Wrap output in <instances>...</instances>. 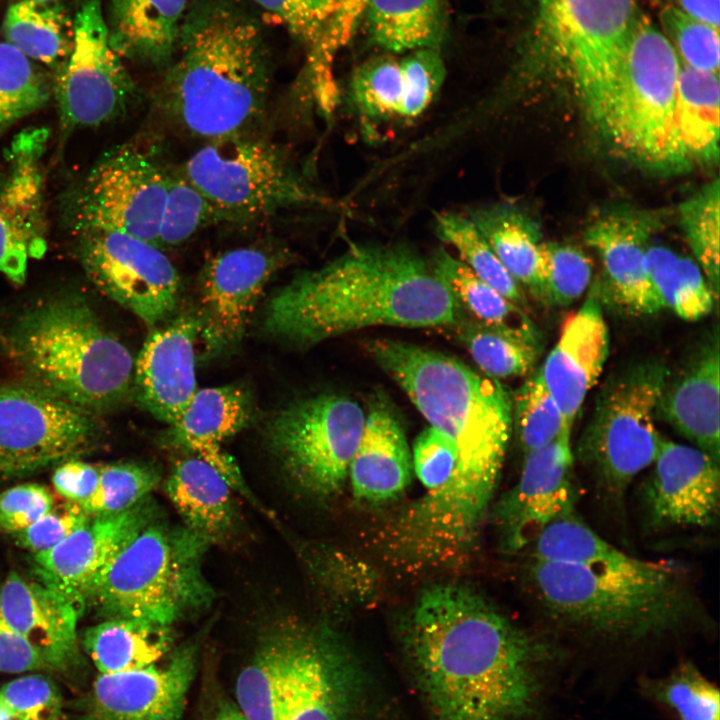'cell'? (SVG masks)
Listing matches in <instances>:
<instances>
[{"label":"cell","instance_id":"obj_3","mask_svg":"<svg viewBox=\"0 0 720 720\" xmlns=\"http://www.w3.org/2000/svg\"><path fill=\"white\" fill-rule=\"evenodd\" d=\"M462 312L411 248L359 244L280 288L268 302L264 327L308 346L374 326L448 328Z\"/></svg>","mask_w":720,"mask_h":720},{"label":"cell","instance_id":"obj_8","mask_svg":"<svg viewBox=\"0 0 720 720\" xmlns=\"http://www.w3.org/2000/svg\"><path fill=\"white\" fill-rule=\"evenodd\" d=\"M639 11L636 0H534L532 51L569 81L583 111L612 100Z\"/></svg>","mask_w":720,"mask_h":720},{"label":"cell","instance_id":"obj_50","mask_svg":"<svg viewBox=\"0 0 720 720\" xmlns=\"http://www.w3.org/2000/svg\"><path fill=\"white\" fill-rule=\"evenodd\" d=\"M659 22L683 65L719 74V29L665 5L660 6Z\"/></svg>","mask_w":720,"mask_h":720},{"label":"cell","instance_id":"obj_31","mask_svg":"<svg viewBox=\"0 0 720 720\" xmlns=\"http://www.w3.org/2000/svg\"><path fill=\"white\" fill-rule=\"evenodd\" d=\"M165 488L186 527L209 543L231 529L235 516L232 486L204 460L194 455L178 460Z\"/></svg>","mask_w":720,"mask_h":720},{"label":"cell","instance_id":"obj_36","mask_svg":"<svg viewBox=\"0 0 720 720\" xmlns=\"http://www.w3.org/2000/svg\"><path fill=\"white\" fill-rule=\"evenodd\" d=\"M517 284L539 294L542 242L536 224L505 204L473 209L468 216Z\"/></svg>","mask_w":720,"mask_h":720},{"label":"cell","instance_id":"obj_28","mask_svg":"<svg viewBox=\"0 0 720 720\" xmlns=\"http://www.w3.org/2000/svg\"><path fill=\"white\" fill-rule=\"evenodd\" d=\"M253 417L249 392L238 385L197 390L179 419L169 425L168 440L218 470L235 488L242 487L239 469L222 442L246 427Z\"/></svg>","mask_w":720,"mask_h":720},{"label":"cell","instance_id":"obj_60","mask_svg":"<svg viewBox=\"0 0 720 720\" xmlns=\"http://www.w3.org/2000/svg\"><path fill=\"white\" fill-rule=\"evenodd\" d=\"M49 670L33 647L9 624L0 610V671Z\"/></svg>","mask_w":720,"mask_h":720},{"label":"cell","instance_id":"obj_40","mask_svg":"<svg viewBox=\"0 0 720 720\" xmlns=\"http://www.w3.org/2000/svg\"><path fill=\"white\" fill-rule=\"evenodd\" d=\"M485 375L523 376L534 367L541 345L513 338L462 316L448 327Z\"/></svg>","mask_w":720,"mask_h":720},{"label":"cell","instance_id":"obj_53","mask_svg":"<svg viewBox=\"0 0 720 720\" xmlns=\"http://www.w3.org/2000/svg\"><path fill=\"white\" fill-rule=\"evenodd\" d=\"M402 99L398 116L415 118L432 102L446 75L438 48L419 49L400 60Z\"/></svg>","mask_w":720,"mask_h":720},{"label":"cell","instance_id":"obj_52","mask_svg":"<svg viewBox=\"0 0 720 720\" xmlns=\"http://www.w3.org/2000/svg\"><path fill=\"white\" fill-rule=\"evenodd\" d=\"M411 456L413 470L425 492L408 506L422 508L441 497L452 483L458 451L452 441L429 425L416 438Z\"/></svg>","mask_w":720,"mask_h":720},{"label":"cell","instance_id":"obj_13","mask_svg":"<svg viewBox=\"0 0 720 720\" xmlns=\"http://www.w3.org/2000/svg\"><path fill=\"white\" fill-rule=\"evenodd\" d=\"M98 415L26 380L0 384V473L33 470L96 448Z\"/></svg>","mask_w":720,"mask_h":720},{"label":"cell","instance_id":"obj_30","mask_svg":"<svg viewBox=\"0 0 720 720\" xmlns=\"http://www.w3.org/2000/svg\"><path fill=\"white\" fill-rule=\"evenodd\" d=\"M191 0H110L113 49L131 61L164 69L172 61Z\"/></svg>","mask_w":720,"mask_h":720},{"label":"cell","instance_id":"obj_4","mask_svg":"<svg viewBox=\"0 0 720 720\" xmlns=\"http://www.w3.org/2000/svg\"><path fill=\"white\" fill-rule=\"evenodd\" d=\"M155 102L176 125L209 140L245 133L263 114L272 56L242 0H191Z\"/></svg>","mask_w":720,"mask_h":720},{"label":"cell","instance_id":"obj_57","mask_svg":"<svg viewBox=\"0 0 720 720\" xmlns=\"http://www.w3.org/2000/svg\"><path fill=\"white\" fill-rule=\"evenodd\" d=\"M54 505V498L44 486L26 483L14 486L0 494V530L20 532Z\"/></svg>","mask_w":720,"mask_h":720},{"label":"cell","instance_id":"obj_24","mask_svg":"<svg viewBox=\"0 0 720 720\" xmlns=\"http://www.w3.org/2000/svg\"><path fill=\"white\" fill-rule=\"evenodd\" d=\"M196 314L182 313L151 329L134 362L133 391L154 418L176 422L197 392Z\"/></svg>","mask_w":720,"mask_h":720},{"label":"cell","instance_id":"obj_5","mask_svg":"<svg viewBox=\"0 0 720 720\" xmlns=\"http://www.w3.org/2000/svg\"><path fill=\"white\" fill-rule=\"evenodd\" d=\"M526 576L544 616L560 629L592 639L657 638L704 616L688 574L673 562L625 552L594 565L532 558Z\"/></svg>","mask_w":720,"mask_h":720},{"label":"cell","instance_id":"obj_20","mask_svg":"<svg viewBox=\"0 0 720 720\" xmlns=\"http://www.w3.org/2000/svg\"><path fill=\"white\" fill-rule=\"evenodd\" d=\"M639 498L646 528H711L720 511L719 463L694 446L659 441Z\"/></svg>","mask_w":720,"mask_h":720},{"label":"cell","instance_id":"obj_21","mask_svg":"<svg viewBox=\"0 0 720 720\" xmlns=\"http://www.w3.org/2000/svg\"><path fill=\"white\" fill-rule=\"evenodd\" d=\"M660 225L656 212L617 208L587 228L585 242L596 251L603 266V280L597 282L602 300L637 316L663 309L646 265L651 237Z\"/></svg>","mask_w":720,"mask_h":720},{"label":"cell","instance_id":"obj_48","mask_svg":"<svg viewBox=\"0 0 720 720\" xmlns=\"http://www.w3.org/2000/svg\"><path fill=\"white\" fill-rule=\"evenodd\" d=\"M542 270L538 297L555 306H568L580 298L591 282L589 257L572 244L541 245Z\"/></svg>","mask_w":720,"mask_h":720},{"label":"cell","instance_id":"obj_43","mask_svg":"<svg viewBox=\"0 0 720 720\" xmlns=\"http://www.w3.org/2000/svg\"><path fill=\"white\" fill-rule=\"evenodd\" d=\"M51 93L46 74L13 46L0 42V132L41 109Z\"/></svg>","mask_w":720,"mask_h":720},{"label":"cell","instance_id":"obj_19","mask_svg":"<svg viewBox=\"0 0 720 720\" xmlns=\"http://www.w3.org/2000/svg\"><path fill=\"white\" fill-rule=\"evenodd\" d=\"M361 688L358 666L336 636L297 625L279 720H349Z\"/></svg>","mask_w":720,"mask_h":720},{"label":"cell","instance_id":"obj_42","mask_svg":"<svg viewBox=\"0 0 720 720\" xmlns=\"http://www.w3.org/2000/svg\"><path fill=\"white\" fill-rule=\"evenodd\" d=\"M220 223H227L223 213L185 177L180 167H171L156 245L161 249L179 246Z\"/></svg>","mask_w":720,"mask_h":720},{"label":"cell","instance_id":"obj_27","mask_svg":"<svg viewBox=\"0 0 720 720\" xmlns=\"http://www.w3.org/2000/svg\"><path fill=\"white\" fill-rule=\"evenodd\" d=\"M720 351L716 331L688 356L679 373L668 375L657 416L720 463Z\"/></svg>","mask_w":720,"mask_h":720},{"label":"cell","instance_id":"obj_61","mask_svg":"<svg viewBox=\"0 0 720 720\" xmlns=\"http://www.w3.org/2000/svg\"><path fill=\"white\" fill-rule=\"evenodd\" d=\"M661 6L673 7L693 18L719 29L720 0H660Z\"/></svg>","mask_w":720,"mask_h":720},{"label":"cell","instance_id":"obj_1","mask_svg":"<svg viewBox=\"0 0 720 720\" xmlns=\"http://www.w3.org/2000/svg\"><path fill=\"white\" fill-rule=\"evenodd\" d=\"M402 640L432 720H530L539 712L552 644L463 584L429 586Z\"/></svg>","mask_w":720,"mask_h":720},{"label":"cell","instance_id":"obj_2","mask_svg":"<svg viewBox=\"0 0 720 720\" xmlns=\"http://www.w3.org/2000/svg\"><path fill=\"white\" fill-rule=\"evenodd\" d=\"M376 363L458 451L454 479L417 520L434 541L475 543L498 485L512 429V400L497 379L443 353L391 339L366 343Z\"/></svg>","mask_w":720,"mask_h":720},{"label":"cell","instance_id":"obj_45","mask_svg":"<svg viewBox=\"0 0 720 720\" xmlns=\"http://www.w3.org/2000/svg\"><path fill=\"white\" fill-rule=\"evenodd\" d=\"M719 181L715 179L679 207L680 222L697 264L715 297L719 294Z\"/></svg>","mask_w":720,"mask_h":720},{"label":"cell","instance_id":"obj_9","mask_svg":"<svg viewBox=\"0 0 720 720\" xmlns=\"http://www.w3.org/2000/svg\"><path fill=\"white\" fill-rule=\"evenodd\" d=\"M669 373L657 361L636 363L606 382L574 459L590 473L600 496L621 506L632 480L656 458L655 420Z\"/></svg>","mask_w":720,"mask_h":720},{"label":"cell","instance_id":"obj_51","mask_svg":"<svg viewBox=\"0 0 720 720\" xmlns=\"http://www.w3.org/2000/svg\"><path fill=\"white\" fill-rule=\"evenodd\" d=\"M157 471L145 464L118 463L99 466L95 493L82 507L90 515L111 514L127 510L157 485Z\"/></svg>","mask_w":720,"mask_h":720},{"label":"cell","instance_id":"obj_22","mask_svg":"<svg viewBox=\"0 0 720 720\" xmlns=\"http://www.w3.org/2000/svg\"><path fill=\"white\" fill-rule=\"evenodd\" d=\"M152 517V506L144 499L121 512L90 515L58 545L34 554L40 580L81 610L108 565Z\"/></svg>","mask_w":720,"mask_h":720},{"label":"cell","instance_id":"obj_29","mask_svg":"<svg viewBox=\"0 0 720 720\" xmlns=\"http://www.w3.org/2000/svg\"><path fill=\"white\" fill-rule=\"evenodd\" d=\"M412 456L397 411L384 395H375L350 463L353 494L366 502H384L403 492L411 481Z\"/></svg>","mask_w":720,"mask_h":720},{"label":"cell","instance_id":"obj_46","mask_svg":"<svg viewBox=\"0 0 720 720\" xmlns=\"http://www.w3.org/2000/svg\"><path fill=\"white\" fill-rule=\"evenodd\" d=\"M512 422L524 454L549 444L563 431L572 430L539 369L517 390L512 401Z\"/></svg>","mask_w":720,"mask_h":720},{"label":"cell","instance_id":"obj_49","mask_svg":"<svg viewBox=\"0 0 720 720\" xmlns=\"http://www.w3.org/2000/svg\"><path fill=\"white\" fill-rule=\"evenodd\" d=\"M402 89L400 60L379 57L362 64L354 72L350 98L361 115L384 119L398 116Z\"/></svg>","mask_w":720,"mask_h":720},{"label":"cell","instance_id":"obj_54","mask_svg":"<svg viewBox=\"0 0 720 720\" xmlns=\"http://www.w3.org/2000/svg\"><path fill=\"white\" fill-rule=\"evenodd\" d=\"M62 695L42 674L20 677L0 688V709L14 720H59Z\"/></svg>","mask_w":720,"mask_h":720},{"label":"cell","instance_id":"obj_37","mask_svg":"<svg viewBox=\"0 0 720 720\" xmlns=\"http://www.w3.org/2000/svg\"><path fill=\"white\" fill-rule=\"evenodd\" d=\"M719 74L681 63L675 100L676 124L692 164L719 158Z\"/></svg>","mask_w":720,"mask_h":720},{"label":"cell","instance_id":"obj_64","mask_svg":"<svg viewBox=\"0 0 720 720\" xmlns=\"http://www.w3.org/2000/svg\"><path fill=\"white\" fill-rule=\"evenodd\" d=\"M73 720H96V719H94L93 717H91L90 715H88V716H81V717H78V718L73 719Z\"/></svg>","mask_w":720,"mask_h":720},{"label":"cell","instance_id":"obj_12","mask_svg":"<svg viewBox=\"0 0 720 720\" xmlns=\"http://www.w3.org/2000/svg\"><path fill=\"white\" fill-rule=\"evenodd\" d=\"M365 413L351 398L318 394L291 402L268 422L270 446L304 490L328 496L348 477Z\"/></svg>","mask_w":720,"mask_h":720},{"label":"cell","instance_id":"obj_39","mask_svg":"<svg viewBox=\"0 0 720 720\" xmlns=\"http://www.w3.org/2000/svg\"><path fill=\"white\" fill-rule=\"evenodd\" d=\"M648 274L663 308L687 321L707 316L715 297L696 262L667 247L651 245L646 252Z\"/></svg>","mask_w":720,"mask_h":720},{"label":"cell","instance_id":"obj_26","mask_svg":"<svg viewBox=\"0 0 720 720\" xmlns=\"http://www.w3.org/2000/svg\"><path fill=\"white\" fill-rule=\"evenodd\" d=\"M0 610L49 670L64 671L78 659L80 610L55 588L11 573L0 585Z\"/></svg>","mask_w":720,"mask_h":720},{"label":"cell","instance_id":"obj_7","mask_svg":"<svg viewBox=\"0 0 720 720\" xmlns=\"http://www.w3.org/2000/svg\"><path fill=\"white\" fill-rule=\"evenodd\" d=\"M208 544L187 527L150 522L108 565L87 602L105 619L132 618L170 627L211 598L201 568Z\"/></svg>","mask_w":720,"mask_h":720},{"label":"cell","instance_id":"obj_6","mask_svg":"<svg viewBox=\"0 0 720 720\" xmlns=\"http://www.w3.org/2000/svg\"><path fill=\"white\" fill-rule=\"evenodd\" d=\"M1 344L26 381L96 415L133 391L132 354L79 297L26 310L4 330Z\"/></svg>","mask_w":720,"mask_h":720},{"label":"cell","instance_id":"obj_41","mask_svg":"<svg viewBox=\"0 0 720 720\" xmlns=\"http://www.w3.org/2000/svg\"><path fill=\"white\" fill-rule=\"evenodd\" d=\"M440 239L453 247L462 261L478 278L514 304L525 307L519 284L508 274L490 245L468 216L441 212L435 217Z\"/></svg>","mask_w":720,"mask_h":720},{"label":"cell","instance_id":"obj_62","mask_svg":"<svg viewBox=\"0 0 720 720\" xmlns=\"http://www.w3.org/2000/svg\"><path fill=\"white\" fill-rule=\"evenodd\" d=\"M212 720H246V718L237 705L224 702L219 706Z\"/></svg>","mask_w":720,"mask_h":720},{"label":"cell","instance_id":"obj_23","mask_svg":"<svg viewBox=\"0 0 720 720\" xmlns=\"http://www.w3.org/2000/svg\"><path fill=\"white\" fill-rule=\"evenodd\" d=\"M198 645L177 648L161 667L143 668L96 677L90 716L96 720H182L195 678Z\"/></svg>","mask_w":720,"mask_h":720},{"label":"cell","instance_id":"obj_32","mask_svg":"<svg viewBox=\"0 0 720 720\" xmlns=\"http://www.w3.org/2000/svg\"><path fill=\"white\" fill-rule=\"evenodd\" d=\"M431 267L472 320L513 338L541 345L540 332L523 308L478 278L458 258L438 249Z\"/></svg>","mask_w":720,"mask_h":720},{"label":"cell","instance_id":"obj_56","mask_svg":"<svg viewBox=\"0 0 720 720\" xmlns=\"http://www.w3.org/2000/svg\"><path fill=\"white\" fill-rule=\"evenodd\" d=\"M90 514L80 505L65 501L53 507L26 529L13 534L17 544L38 554L52 549L85 523Z\"/></svg>","mask_w":720,"mask_h":720},{"label":"cell","instance_id":"obj_38","mask_svg":"<svg viewBox=\"0 0 720 720\" xmlns=\"http://www.w3.org/2000/svg\"><path fill=\"white\" fill-rule=\"evenodd\" d=\"M297 625L280 628L259 646L237 677V706L246 720H279Z\"/></svg>","mask_w":720,"mask_h":720},{"label":"cell","instance_id":"obj_44","mask_svg":"<svg viewBox=\"0 0 720 720\" xmlns=\"http://www.w3.org/2000/svg\"><path fill=\"white\" fill-rule=\"evenodd\" d=\"M531 547L533 559L575 565L606 562L623 552L577 517L575 511L549 524Z\"/></svg>","mask_w":720,"mask_h":720},{"label":"cell","instance_id":"obj_15","mask_svg":"<svg viewBox=\"0 0 720 720\" xmlns=\"http://www.w3.org/2000/svg\"><path fill=\"white\" fill-rule=\"evenodd\" d=\"M78 257L91 282L151 330L171 316L181 279L157 245L115 231L78 234Z\"/></svg>","mask_w":720,"mask_h":720},{"label":"cell","instance_id":"obj_58","mask_svg":"<svg viewBox=\"0 0 720 720\" xmlns=\"http://www.w3.org/2000/svg\"><path fill=\"white\" fill-rule=\"evenodd\" d=\"M366 1L336 0L323 34L310 52L312 60L318 66L331 69L334 57L355 32Z\"/></svg>","mask_w":720,"mask_h":720},{"label":"cell","instance_id":"obj_33","mask_svg":"<svg viewBox=\"0 0 720 720\" xmlns=\"http://www.w3.org/2000/svg\"><path fill=\"white\" fill-rule=\"evenodd\" d=\"M2 29L6 43L55 73L74 47V17L59 0L16 1L8 7Z\"/></svg>","mask_w":720,"mask_h":720},{"label":"cell","instance_id":"obj_16","mask_svg":"<svg viewBox=\"0 0 720 720\" xmlns=\"http://www.w3.org/2000/svg\"><path fill=\"white\" fill-rule=\"evenodd\" d=\"M49 131L28 127L3 151L0 164V273L24 283L28 265L47 249L43 158Z\"/></svg>","mask_w":720,"mask_h":720},{"label":"cell","instance_id":"obj_14","mask_svg":"<svg viewBox=\"0 0 720 720\" xmlns=\"http://www.w3.org/2000/svg\"><path fill=\"white\" fill-rule=\"evenodd\" d=\"M74 27L72 53L52 91L64 128L98 127L127 112L135 86L110 43L102 0H79Z\"/></svg>","mask_w":720,"mask_h":720},{"label":"cell","instance_id":"obj_25","mask_svg":"<svg viewBox=\"0 0 720 720\" xmlns=\"http://www.w3.org/2000/svg\"><path fill=\"white\" fill-rule=\"evenodd\" d=\"M608 353V327L596 282L579 309L566 318L555 346L539 369L569 427L597 382Z\"/></svg>","mask_w":720,"mask_h":720},{"label":"cell","instance_id":"obj_55","mask_svg":"<svg viewBox=\"0 0 720 720\" xmlns=\"http://www.w3.org/2000/svg\"><path fill=\"white\" fill-rule=\"evenodd\" d=\"M311 50L319 41L336 0H250Z\"/></svg>","mask_w":720,"mask_h":720},{"label":"cell","instance_id":"obj_47","mask_svg":"<svg viewBox=\"0 0 720 720\" xmlns=\"http://www.w3.org/2000/svg\"><path fill=\"white\" fill-rule=\"evenodd\" d=\"M647 694L672 709L678 720H720V694L689 661L677 665L667 676L648 680Z\"/></svg>","mask_w":720,"mask_h":720},{"label":"cell","instance_id":"obj_17","mask_svg":"<svg viewBox=\"0 0 720 720\" xmlns=\"http://www.w3.org/2000/svg\"><path fill=\"white\" fill-rule=\"evenodd\" d=\"M289 257L280 247L247 246L207 260L200 273L197 314L206 351L219 352L242 338L265 286Z\"/></svg>","mask_w":720,"mask_h":720},{"label":"cell","instance_id":"obj_11","mask_svg":"<svg viewBox=\"0 0 720 720\" xmlns=\"http://www.w3.org/2000/svg\"><path fill=\"white\" fill-rule=\"evenodd\" d=\"M170 169L152 144L110 149L66 193V223L77 234L115 231L156 245Z\"/></svg>","mask_w":720,"mask_h":720},{"label":"cell","instance_id":"obj_18","mask_svg":"<svg viewBox=\"0 0 720 720\" xmlns=\"http://www.w3.org/2000/svg\"><path fill=\"white\" fill-rule=\"evenodd\" d=\"M574 460L570 429L524 454L517 483L494 508L500 543L506 552L531 546L549 524L574 511Z\"/></svg>","mask_w":720,"mask_h":720},{"label":"cell","instance_id":"obj_59","mask_svg":"<svg viewBox=\"0 0 720 720\" xmlns=\"http://www.w3.org/2000/svg\"><path fill=\"white\" fill-rule=\"evenodd\" d=\"M99 466L71 458L56 468L52 483L56 492L66 501L83 507L96 491Z\"/></svg>","mask_w":720,"mask_h":720},{"label":"cell","instance_id":"obj_63","mask_svg":"<svg viewBox=\"0 0 720 720\" xmlns=\"http://www.w3.org/2000/svg\"><path fill=\"white\" fill-rule=\"evenodd\" d=\"M0 720H14L6 712L0 709Z\"/></svg>","mask_w":720,"mask_h":720},{"label":"cell","instance_id":"obj_34","mask_svg":"<svg viewBox=\"0 0 720 720\" xmlns=\"http://www.w3.org/2000/svg\"><path fill=\"white\" fill-rule=\"evenodd\" d=\"M361 19L370 40L385 51L439 48L447 28L446 0H367Z\"/></svg>","mask_w":720,"mask_h":720},{"label":"cell","instance_id":"obj_35","mask_svg":"<svg viewBox=\"0 0 720 720\" xmlns=\"http://www.w3.org/2000/svg\"><path fill=\"white\" fill-rule=\"evenodd\" d=\"M172 644L169 626L132 618H107L83 636V647L102 674L156 664Z\"/></svg>","mask_w":720,"mask_h":720},{"label":"cell","instance_id":"obj_10","mask_svg":"<svg viewBox=\"0 0 720 720\" xmlns=\"http://www.w3.org/2000/svg\"><path fill=\"white\" fill-rule=\"evenodd\" d=\"M180 169L227 223L330 203L279 147L248 132L209 140Z\"/></svg>","mask_w":720,"mask_h":720}]
</instances>
